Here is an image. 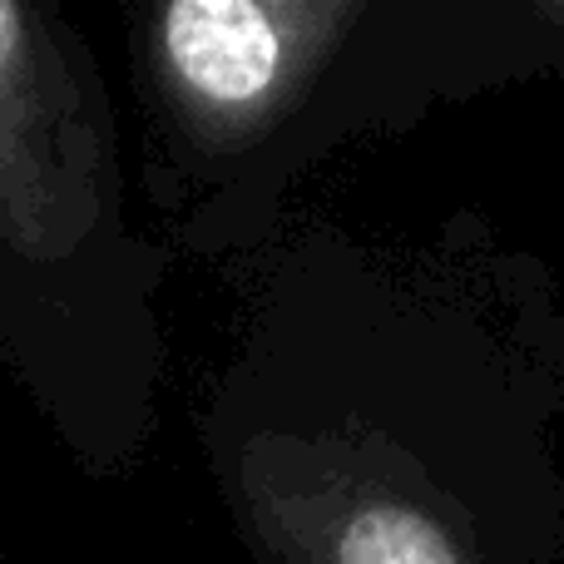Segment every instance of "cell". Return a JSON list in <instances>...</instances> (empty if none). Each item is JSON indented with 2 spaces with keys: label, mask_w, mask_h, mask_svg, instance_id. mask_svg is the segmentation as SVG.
Here are the masks:
<instances>
[{
  "label": "cell",
  "mask_w": 564,
  "mask_h": 564,
  "mask_svg": "<svg viewBox=\"0 0 564 564\" xmlns=\"http://www.w3.org/2000/svg\"><path fill=\"white\" fill-rule=\"evenodd\" d=\"M169 258L129 208L89 35L55 0H0V367L89 480H129L159 441Z\"/></svg>",
  "instance_id": "cell-1"
},
{
  "label": "cell",
  "mask_w": 564,
  "mask_h": 564,
  "mask_svg": "<svg viewBox=\"0 0 564 564\" xmlns=\"http://www.w3.org/2000/svg\"><path fill=\"white\" fill-rule=\"evenodd\" d=\"M540 10H545L550 20H560V25H564V0H560V6H540Z\"/></svg>",
  "instance_id": "cell-2"
}]
</instances>
